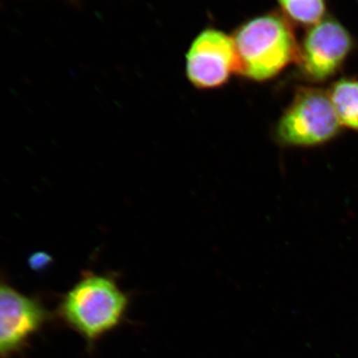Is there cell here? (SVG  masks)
Segmentation results:
<instances>
[{"instance_id":"cell-1","label":"cell","mask_w":358,"mask_h":358,"mask_svg":"<svg viewBox=\"0 0 358 358\" xmlns=\"http://www.w3.org/2000/svg\"><path fill=\"white\" fill-rule=\"evenodd\" d=\"M237 73L250 81L275 79L296 63L299 43L291 23L279 13L256 16L238 26L232 35Z\"/></svg>"},{"instance_id":"cell-2","label":"cell","mask_w":358,"mask_h":358,"mask_svg":"<svg viewBox=\"0 0 358 358\" xmlns=\"http://www.w3.org/2000/svg\"><path fill=\"white\" fill-rule=\"evenodd\" d=\"M128 305V296L112 278L88 274L65 294L60 315L68 326L94 343L121 324Z\"/></svg>"},{"instance_id":"cell-3","label":"cell","mask_w":358,"mask_h":358,"mask_svg":"<svg viewBox=\"0 0 358 358\" xmlns=\"http://www.w3.org/2000/svg\"><path fill=\"white\" fill-rule=\"evenodd\" d=\"M329 93L317 87H300L274 129L277 143L285 148H317L341 134Z\"/></svg>"},{"instance_id":"cell-4","label":"cell","mask_w":358,"mask_h":358,"mask_svg":"<svg viewBox=\"0 0 358 358\" xmlns=\"http://www.w3.org/2000/svg\"><path fill=\"white\" fill-rule=\"evenodd\" d=\"M353 48L355 40L345 26L333 17L324 18L299 44V73L310 83H324L341 72Z\"/></svg>"},{"instance_id":"cell-5","label":"cell","mask_w":358,"mask_h":358,"mask_svg":"<svg viewBox=\"0 0 358 358\" xmlns=\"http://www.w3.org/2000/svg\"><path fill=\"white\" fill-rule=\"evenodd\" d=\"M237 73V56L232 36L207 27L193 39L185 56V74L194 88L213 90L227 84Z\"/></svg>"},{"instance_id":"cell-6","label":"cell","mask_w":358,"mask_h":358,"mask_svg":"<svg viewBox=\"0 0 358 358\" xmlns=\"http://www.w3.org/2000/svg\"><path fill=\"white\" fill-rule=\"evenodd\" d=\"M46 319L39 301L0 282V357L20 350Z\"/></svg>"},{"instance_id":"cell-7","label":"cell","mask_w":358,"mask_h":358,"mask_svg":"<svg viewBox=\"0 0 358 358\" xmlns=\"http://www.w3.org/2000/svg\"><path fill=\"white\" fill-rule=\"evenodd\" d=\"M327 93L341 126L358 133V78H341Z\"/></svg>"},{"instance_id":"cell-8","label":"cell","mask_w":358,"mask_h":358,"mask_svg":"<svg viewBox=\"0 0 358 358\" xmlns=\"http://www.w3.org/2000/svg\"><path fill=\"white\" fill-rule=\"evenodd\" d=\"M284 17L294 25L313 27L324 20L327 0H277Z\"/></svg>"}]
</instances>
